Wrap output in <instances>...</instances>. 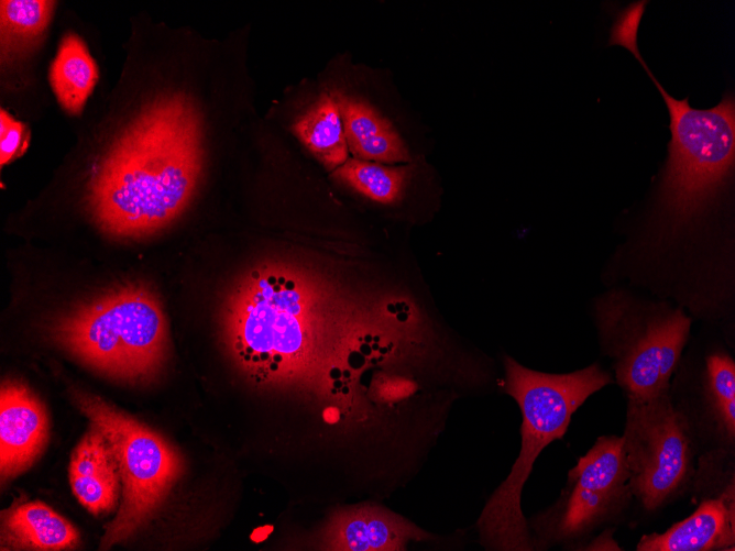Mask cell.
Here are the masks:
<instances>
[{"label":"cell","instance_id":"cell-1","mask_svg":"<svg viewBox=\"0 0 735 551\" xmlns=\"http://www.w3.org/2000/svg\"><path fill=\"white\" fill-rule=\"evenodd\" d=\"M110 143L87 185L97 225L122 239L149 236L186 208L202 166L199 114L183 93L145 103Z\"/></svg>","mask_w":735,"mask_h":551},{"label":"cell","instance_id":"cell-2","mask_svg":"<svg viewBox=\"0 0 735 551\" xmlns=\"http://www.w3.org/2000/svg\"><path fill=\"white\" fill-rule=\"evenodd\" d=\"M638 31L622 32L615 45L629 51L661 93L671 133L654 203L637 241L640 253L661 254L694 238L723 207L735 162V98L725 92L712 108L670 96L643 59Z\"/></svg>","mask_w":735,"mask_h":551},{"label":"cell","instance_id":"cell-3","mask_svg":"<svg viewBox=\"0 0 735 551\" xmlns=\"http://www.w3.org/2000/svg\"><path fill=\"white\" fill-rule=\"evenodd\" d=\"M505 392L522 416V447L511 473L493 492L478 519L481 544L487 550L524 551L534 544L522 511V491L533 465L551 441L566 433L573 412L611 383L597 364L567 374L529 370L505 356Z\"/></svg>","mask_w":735,"mask_h":551},{"label":"cell","instance_id":"cell-4","mask_svg":"<svg viewBox=\"0 0 735 551\" xmlns=\"http://www.w3.org/2000/svg\"><path fill=\"white\" fill-rule=\"evenodd\" d=\"M52 337L87 366L136 384L156 377L167 349L161 302L146 286L133 283L77 306L54 323Z\"/></svg>","mask_w":735,"mask_h":551},{"label":"cell","instance_id":"cell-5","mask_svg":"<svg viewBox=\"0 0 735 551\" xmlns=\"http://www.w3.org/2000/svg\"><path fill=\"white\" fill-rule=\"evenodd\" d=\"M312 302L295 275L265 268L252 272L232 293L226 331L239 362L253 373L292 364L311 342Z\"/></svg>","mask_w":735,"mask_h":551},{"label":"cell","instance_id":"cell-6","mask_svg":"<svg viewBox=\"0 0 735 551\" xmlns=\"http://www.w3.org/2000/svg\"><path fill=\"white\" fill-rule=\"evenodd\" d=\"M78 409L108 440L118 463L122 500L100 549L123 542L143 528L166 497L179 471L174 448L157 432L100 397L73 389Z\"/></svg>","mask_w":735,"mask_h":551},{"label":"cell","instance_id":"cell-7","mask_svg":"<svg viewBox=\"0 0 735 551\" xmlns=\"http://www.w3.org/2000/svg\"><path fill=\"white\" fill-rule=\"evenodd\" d=\"M597 315L603 344L614 359L616 379L628 399L667 393L690 319L679 309L640 308L623 299L604 301Z\"/></svg>","mask_w":735,"mask_h":551},{"label":"cell","instance_id":"cell-8","mask_svg":"<svg viewBox=\"0 0 735 551\" xmlns=\"http://www.w3.org/2000/svg\"><path fill=\"white\" fill-rule=\"evenodd\" d=\"M623 450L630 493L647 510L678 496L693 474V432L689 417L669 393L628 399Z\"/></svg>","mask_w":735,"mask_h":551},{"label":"cell","instance_id":"cell-9","mask_svg":"<svg viewBox=\"0 0 735 551\" xmlns=\"http://www.w3.org/2000/svg\"><path fill=\"white\" fill-rule=\"evenodd\" d=\"M622 437H600L569 471L559 502L538 517L539 547L580 538L624 509L630 496Z\"/></svg>","mask_w":735,"mask_h":551},{"label":"cell","instance_id":"cell-10","mask_svg":"<svg viewBox=\"0 0 735 551\" xmlns=\"http://www.w3.org/2000/svg\"><path fill=\"white\" fill-rule=\"evenodd\" d=\"M47 438V414L39 397L20 381H4L0 394L2 481L30 467L44 449Z\"/></svg>","mask_w":735,"mask_h":551},{"label":"cell","instance_id":"cell-11","mask_svg":"<svg viewBox=\"0 0 735 551\" xmlns=\"http://www.w3.org/2000/svg\"><path fill=\"white\" fill-rule=\"evenodd\" d=\"M735 543L734 488L703 500L688 518L662 533L641 537L639 551L733 550Z\"/></svg>","mask_w":735,"mask_h":551},{"label":"cell","instance_id":"cell-12","mask_svg":"<svg viewBox=\"0 0 735 551\" xmlns=\"http://www.w3.org/2000/svg\"><path fill=\"white\" fill-rule=\"evenodd\" d=\"M120 480L108 440L91 425L72 454L69 483L74 495L91 514H106L117 505Z\"/></svg>","mask_w":735,"mask_h":551},{"label":"cell","instance_id":"cell-13","mask_svg":"<svg viewBox=\"0 0 735 551\" xmlns=\"http://www.w3.org/2000/svg\"><path fill=\"white\" fill-rule=\"evenodd\" d=\"M328 538L334 550H401L409 540L430 539V533L384 509L362 506L338 514Z\"/></svg>","mask_w":735,"mask_h":551},{"label":"cell","instance_id":"cell-14","mask_svg":"<svg viewBox=\"0 0 735 551\" xmlns=\"http://www.w3.org/2000/svg\"><path fill=\"white\" fill-rule=\"evenodd\" d=\"M79 540L77 529L44 503L28 502L2 511V550H74Z\"/></svg>","mask_w":735,"mask_h":551},{"label":"cell","instance_id":"cell-15","mask_svg":"<svg viewBox=\"0 0 735 551\" xmlns=\"http://www.w3.org/2000/svg\"><path fill=\"white\" fill-rule=\"evenodd\" d=\"M348 148L359 159L406 162L409 153L398 133L368 103L338 96Z\"/></svg>","mask_w":735,"mask_h":551},{"label":"cell","instance_id":"cell-16","mask_svg":"<svg viewBox=\"0 0 735 551\" xmlns=\"http://www.w3.org/2000/svg\"><path fill=\"white\" fill-rule=\"evenodd\" d=\"M98 77L96 63L85 43L67 34L51 65L50 81L62 107L72 114L81 112Z\"/></svg>","mask_w":735,"mask_h":551},{"label":"cell","instance_id":"cell-17","mask_svg":"<svg viewBox=\"0 0 735 551\" xmlns=\"http://www.w3.org/2000/svg\"><path fill=\"white\" fill-rule=\"evenodd\" d=\"M294 130L308 150L328 168L348 159V143L337 99L325 93L303 114Z\"/></svg>","mask_w":735,"mask_h":551},{"label":"cell","instance_id":"cell-18","mask_svg":"<svg viewBox=\"0 0 735 551\" xmlns=\"http://www.w3.org/2000/svg\"><path fill=\"white\" fill-rule=\"evenodd\" d=\"M705 405L711 423L725 444H733L735 437V364L725 353H714L706 359Z\"/></svg>","mask_w":735,"mask_h":551},{"label":"cell","instance_id":"cell-19","mask_svg":"<svg viewBox=\"0 0 735 551\" xmlns=\"http://www.w3.org/2000/svg\"><path fill=\"white\" fill-rule=\"evenodd\" d=\"M54 2L41 0L1 1L2 55L10 56L32 45L46 29Z\"/></svg>","mask_w":735,"mask_h":551},{"label":"cell","instance_id":"cell-20","mask_svg":"<svg viewBox=\"0 0 735 551\" xmlns=\"http://www.w3.org/2000/svg\"><path fill=\"white\" fill-rule=\"evenodd\" d=\"M334 176L374 201L392 203L402 195L407 169L350 158L336 168Z\"/></svg>","mask_w":735,"mask_h":551},{"label":"cell","instance_id":"cell-21","mask_svg":"<svg viewBox=\"0 0 735 551\" xmlns=\"http://www.w3.org/2000/svg\"><path fill=\"white\" fill-rule=\"evenodd\" d=\"M0 121V161L1 165H4L24 151L26 135L24 125L13 120L4 110H1Z\"/></svg>","mask_w":735,"mask_h":551}]
</instances>
